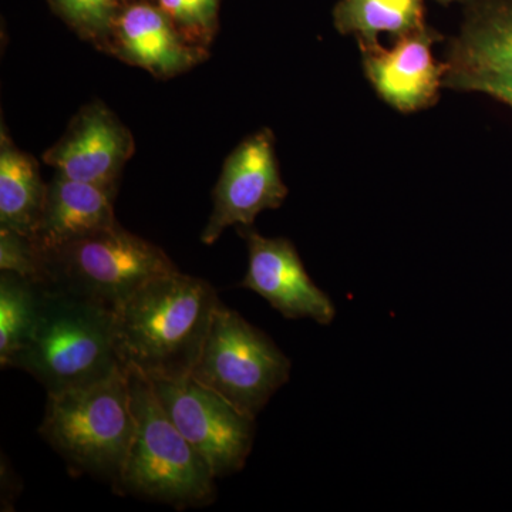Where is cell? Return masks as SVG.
<instances>
[{
	"label": "cell",
	"instance_id": "obj_1",
	"mask_svg": "<svg viewBox=\"0 0 512 512\" xmlns=\"http://www.w3.org/2000/svg\"><path fill=\"white\" fill-rule=\"evenodd\" d=\"M220 302L207 281L178 269L140 286L116 309L123 366L148 379L190 376Z\"/></svg>",
	"mask_w": 512,
	"mask_h": 512
},
{
	"label": "cell",
	"instance_id": "obj_2",
	"mask_svg": "<svg viewBox=\"0 0 512 512\" xmlns=\"http://www.w3.org/2000/svg\"><path fill=\"white\" fill-rule=\"evenodd\" d=\"M12 367L35 377L47 394L109 379L126 369L117 348L116 311L43 286L35 329Z\"/></svg>",
	"mask_w": 512,
	"mask_h": 512
},
{
	"label": "cell",
	"instance_id": "obj_3",
	"mask_svg": "<svg viewBox=\"0 0 512 512\" xmlns=\"http://www.w3.org/2000/svg\"><path fill=\"white\" fill-rule=\"evenodd\" d=\"M134 436L116 493L136 495L175 508L214 501L215 476L164 412L150 379L126 367Z\"/></svg>",
	"mask_w": 512,
	"mask_h": 512
},
{
	"label": "cell",
	"instance_id": "obj_4",
	"mask_svg": "<svg viewBox=\"0 0 512 512\" xmlns=\"http://www.w3.org/2000/svg\"><path fill=\"white\" fill-rule=\"evenodd\" d=\"M134 426L124 369L90 386L47 394L39 433L73 474L110 481L116 491Z\"/></svg>",
	"mask_w": 512,
	"mask_h": 512
},
{
	"label": "cell",
	"instance_id": "obj_5",
	"mask_svg": "<svg viewBox=\"0 0 512 512\" xmlns=\"http://www.w3.org/2000/svg\"><path fill=\"white\" fill-rule=\"evenodd\" d=\"M40 284L116 311L140 286L178 269L156 244L121 225L42 254Z\"/></svg>",
	"mask_w": 512,
	"mask_h": 512
},
{
	"label": "cell",
	"instance_id": "obj_6",
	"mask_svg": "<svg viewBox=\"0 0 512 512\" xmlns=\"http://www.w3.org/2000/svg\"><path fill=\"white\" fill-rule=\"evenodd\" d=\"M291 369L274 340L220 302L191 376L256 419L288 382Z\"/></svg>",
	"mask_w": 512,
	"mask_h": 512
},
{
	"label": "cell",
	"instance_id": "obj_7",
	"mask_svg": "<svg viewBox=\"0 0 512 512\" xmlns=\"http://www.w3.org/2000/svg\"><path fill=\"white\" fill-rule=\"evenodd\" d=\"M150 382L164 412L204 457L215 478L231 476L244 468L254 444L255 419L239 412L191 375Z\"/></svg>",
	"mask_w": 512,
	"mask_h": 512
},
{
	"label": "cell",
	"instance_id": "obj_8",
	"mask_svg": "<svg viewBox=\"0 0 512 512\" xmlns=\"http://www.w3.org/2000/svg\"><path fill=\"white\" fill-rule=\"evenodd\" d=\"M286 195L274 133L262 128L244 138L225 158L212 191V212L201 234L202 244H214L229 227H251L262 211L281 207Z\"/></svg>",
	"mask_w": 512,
	"mask_h": 512
},
{
	"label": "cell",
	"instance_id": "obj_9",
	"mask_svg": "<svg viewBox=\"0 0 512 512\" xmlns=\"http://www.w3.org/2000/svg\"><path fill=\"white\" fill-rule=\"evenodd\" d=\"M136 151L133 134L100 100L74 114L62 138L43 154L56 173L117 191L124 165Z\"/></svg>",
	"mask_w": 512,
	"mask_h": 512
},
{
	"label": "cell",
	"instance_id": "obj_10",
	"mask_svg": "<svg viewBox=\"0 0 512 512\" xmlns=\"http://www.w3.org/2000/svg\"><path fill=\"white\" fill-rule=\"evenodd\" d=\"M238 232L248 247L242 288L261 295L285 318H308L319 325L333 322L336 309L332 299L312 281L289 239L265 238L251 227H239Z\"/></svg>",
	"mask_w": 512,
	"mask_h": 512
},
{
	"label": "cell",
	"instance_id": "obj_11",
	"mask_svg": "<svg viewBox=\"0 0 512 512\" xmlns=\"http://www.w3.org/2000/svg\"><path fill=\"white\" fill-rule=\"evenodd\" d=\"M101 52L161 80L190 72L210 57L192 45L154 0H133L121 10Z\"/></svg>",
	"mask_w": 512,
	"mask_h": 512
},
{
	"label": "cell",
	"instance_id": "obj_12",
	"mask_svg": "<svg viewBox=\"0 0 512 512\" xmlns=\"http://www.w3.org/2000/svg\"><path fill=\"white\" fill-rule=\"evenodd\" d=\"M439 33L424 26L397 37L390 49L379 42L360 43L367 79L380 99L402 113L426 109L439 100L447 64L436 62Z\"/></svg>",
	"mask_w": 512,
	"mask_h": 512
},
{
	"label": "cell",
	"instance_id": "obj_13",
	"mask_svg": "<svg viewBox=\"0 0 512 512\" xmlns=\"http://www.w3.org/2000/svg\"><path fill=\"white\" fill-rule=\"evenodd\" d=\"M117 191L56 173L47 183L45 207L33 241L42 254L56 251L119 225L114 215Z\"/></svg>",
	"mask_w": 512,
	"mask_h": 512
},
{
	"label": "cell",
	"instance_id": "obj_14",
	"mask_svg": "<svg viewBox=\"0 0 512 512\" xmlns=\"http://www.w3.org/2000/svg\"><path fill=\"white\" fill-rule=\"evenodd\" d=\"M468 3L466 20L451 47L447 70L512 76V0Z\"/></svg>",
	"mask_w": 512,
	"mask_h": 512
},
{
	"label": "cell",
	"instance_id": "obj_15",
	"mask_svg": "<svg viewBox=\"0 0 512 512\" xmlns=\"http://www.w3.org/2000/svg\"><path fill=\"white\" fill-rule=\"evenodd\" d=\"M47 184L35 157L13 144L2 124L0 131V228L32 237L42 218Z\"/></svg>",
	"mask_w": 512,
	"mask_h": 512
},
{
	"label": "cell",
	"instance_id": "obj_16",
	"mask_svg": "<svg viewBox=\"0 0 512 512\" xmlns=\"http://www.w3.org/2000/svg\"><path fill=\"white\" fill-rule=\"evenodd\" d=\"M336 29L359 43L377 42L382 32L399 37L424 28L423 0H340L333 9Z\"/></svg>",
	"mask_w": 512,
	"mask_h": 512
},
{
	"label": "cell",
	"instance_id": "obj_17",
	"mask_svg": "<svg viewBox=\"0 0 512 512\" xmlns=\"http://www.w3.org/2000/svg\"><path fill=\"white\" fill-rule=\"evenodd\" d=\"M43 286L33 279L2 272L0 275V365L12 367L29 342L39 316Z\"/></svg>",
	"mask_w": 512,
	"mask_h": 512
},
{
	"label": "cell",
	"instance_id": "obj_18",
	"mask_svg": "<svg viewBox=\"0 0 512 512\" xmlns=\"http://www.w3.org/2000/svg\"><path fill=\"white\" fill-rule=\"evenodd\" d=\"M130 2L133 0H47L56 16L100 52L114 20Z\"/></svg>",
	"mask_w": 512,
	"mask_h": 512
},
{
	"label": "cell",
	"instance_id": "obj_19",
	"mask_svg": "<svg viewBox=\"0 0 512 512\" xmlns=\"http://www.w3.org/2000/svg\"><path fill=\"white\" fill-rule=\"evenodd\" d=\"M192 45L210 50L220 28L221 0H154Z\"/></svg>",
	"mask_w": 512,
	"mask_h": 512
},
{
	"label": "cell",
	"instance_id": "obj_20",
	"mask_svg": "<svg viewBox=\"0 0 512 512\" xmlns=\"http://www.w3.org/2000/svg\"><path fill=\"white\" fill-rule=\"evenodd\" d=\"M0 271L40 282L43 272L42 252L32 237L12 229L0 228Z\"/></svg>",
	"mask_w": 512,
	"mask_h": 512
},
{
	"label": "cell",
	"instance_id": "obj_21",
	"mask_svg": "<svg viewBox=\"0 0 512 512\" xmlns=\"http://www.w3.org/2000/svg\"><path fill=\"white\" fill-rule=\"evenodd\" d=\"M444 86L464 92L488 94L512 109V76L511 74L454 72L447 70Z\"/></svg>",
	"mask_w": 512,
	"mask_h": 512
},
{
	"label": "cell",
	"instance_id": "obj_22",
	"mask_svg": "<svg viewBox=\"0 0 512 512\" xmlns=\"http://www.w3.org/2000/svg\"><path fill=\"white\" fill-rule=\"evenodd\" d=\"M439 2H443V3H451V2H468V0H439Z\"/></svg>",
	"mask_w": 512,
	"mask_h": 512
}]
</instances>
